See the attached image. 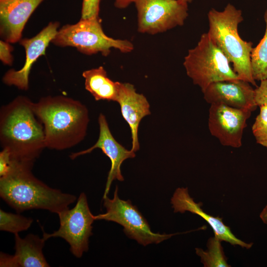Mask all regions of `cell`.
<instances>
[{"mask_svg":"<svg viewBox=\"0 0 267 267\" xmlns=\"http://www.w3.org/2000/svg\"><path fill=\"white\" fill-rule=\"evenodd\" d=\"M34 102L18 96L0 110V142L15 161L34 165L44 148V126L36 115Z\"/></svg>","mask_w":267,"mask_h":267,"instance_id":"cell-1","label":"cell"},{"mask_svg":"<svg viewBox=\"0 0 267 267\" xmlns=\"http://www.w3.org/2000/svg\"><path fill=\"white\" fill-rule=\"evenodd\" d=\"M222 241L214 235V237L209 238L207 243V249H195L196 254L200 257L201 262L205 267H229L226 258L224 254L221 245Z\"/></svg>","mask_w":267,"mask_h":267,"instance_id":"cell-20","label":"cell"},{"mask_svg":"<svg viewBox=\"0 0 267 267\" xmlns=\"http://www.w3.org/2000/svg\"><path fill=\"white\" fill-rule=\"evenodd\" d=\"M51 43L58 46H72L87 55L100 53L108 56L112 48L124 53L134 49L133 44L127 40L116 39L104 32L99 17L81 18L76 24L64 25L58 30Z\"/></svg>","mask_w":267,"mask_h":267,"instance_id":"cell-5","label":"cell"},{"mask_svg":"<svg viewBox=\"0 0 267 267\" xmlns=\"http://www.w3.org/2000/svg\"><path fill=\"white\" fill-rule=\"evenodd\" d=\"M116 187L114 197L103 198V205L106 209L104 214L94 216L95 220H103L116 222L124 227L126 235L135 240L143 246L159 243L170 238L175 234H160L153 232L146 219L130 200L120 199Z\"/></svg>","mask_w":267,"mask_h":267,"instance_id":"cell-7","label":"cell"},{"mask_svg":"<svg viewBox=\"0 0 267 267\" xmlns=\"http://www.w3.org/2000/svg\"><path fill=\"white\" fill-rule=\"evenodd\" d=\"M171 203L175 213H184L188 211L202 218L211 226L214 235L222 241L226 242L233 246L238 245L247 249L253 246V243H246L236 237L229 227L223 222L222 218L213 217L205 213L201 208L202 202L196 203L189 195L187 188L177 189L171 199Z\"/></svg>","mask_w":267,"mask_h":267,"instance_id":"cell-16","label":"cell"},{"mask_svg":"<svg viewBox=\"0 0 267 267\" xmlns=\"http://www.w3.org/2000/svg\"><path fill=\"white\" fill-rule=\"evenodd\" d=\"M230 64L207 33H203L196 45L188 50L183 62L187 75L202 92L213 83L240 79Z\"/></svg>","mask_w":267,"mask_h":267,"instance_id":"cell-6","label":"cell"},{"mask_svg":"<svg viewBox=\"0 0 267 267\" xmlns=\"http://www.w3.org/2000/svg\"><path fill=\"white\" fill-rule=\"evenodd\" d=\"M34 108L44 126L46 148L66 150L85 138L89 114L80 101L62 95L47 96L34 102Z\"/></svg>","mask_w":267,"mask_h":267,"instance_id":"cell-3","label":"cell"},{"mask_svg":"<svg viewBox=\"0 0 267 267\" xmlns=\"http://www.w3.org/2000/svg\"><path fill=\"white\" fill-rule=\"evenodd\" d=\"M136 0H115L114 5L118 8H125Z\"/></svg>","mask_w":267,"mask_h":267,"instance_id":"cell-27","label":"cell"},{"mask_svg":"<svg viewBox=\"0 0 267 267\" xmlns=\"http://www.w3.org/2000/svg\"><path fill=\"white\" fill-rule=\"evenodd\" d=\"M116 102L119 104L122 115L131 129V150L136 152L139 149V123L144 117L151 114L149 102L143 94L136 92L133 85L121 82Z\"/></svg>","mask_w":267,"mask_h":267,"instance_id":"cell-15","label":"cell"},{"mask_svg":"<svg viewBox=\"0 0 267 267\" xmlns=\"http://www.w3.org/2000/svg\"><path fill=\"white\" fill-rule=\"evenodd\" d=\"M241 79L219 81L210 85L203 92L204 98L210 104L227 106L254 111L257 107L255 89Z\"/></svg>","mask_w":267,"mask_h":267,"instance_id":"cell-13","label":"cell"},{"mask_svg":"<svg viewBox=\"0 0 267 267\" xmlns=\"http://www.w3.org/2000/svg\"><path fill=\"white\" fill-rule=\"evenodd\" d=\"M44 0H0V35L10 44L19 42L33 12Z\"/></svg>","mask_w":267,"mask_h":267,"instance_id":"cell-14","label":"cell"},{"mask_svg":"<svg viewBox=\"0 0 267 267\" xmlns=\"http://www.w3.org/2000/svg\"><path fill=\"white\" fill-rule=\"evenodd\" d=\"M260 107V112L252 125V131L257 143L267 148V105Z\"/></svg>","mask_w":267,"mask_h":267,"instance_id":"cell-22","label":"cell"},{"mask_svg":"<svg viewBox=\"0 0 267 267\" xmlns=\"http://www.w3.org/2000/svg\"><path fill=\"white\" fill-rule=\"evenodd\" d=\"M178 1L183 3L188 4V3L191 2L192 0H178Z\"/></svg>","mask_w":267,"mask_h":267,"instance_id":"cell-29","label":"cell"},{"mask_svg":"<svg viewBox=\"0 0 267 267\" xmlns=\"http://www.w3.org/2000/svg\"><path fill=\"white\" fill-rule=\"evenodd\" d=\"M255 98L258 106L267 105V79L261 81L260 85L255 89Z\"/></svg>","mask_w":267,"mask_h":267,"instance_id":"cell-25","label":"cell"},{"mask_svg":"<svg viewBox=\"0 0 267 267\" xmlns=\"http://www.w3.org/2000/svg\"><path fill=\"white\" fill-rule=\"evenodd\" d=\"M33 220L19 214H14L0 210V230L16 234L27 230Z\"/></svg>","mask_w":267,"mask_h":267,"instance_id":"cell-21","label":"cell"},{"mask_svg":"<svg viewBox=\"0 0 267 267\" xmlns=\"http://www.w3.org/2000/svg\"><path fill=\"white\" fill-rule=\"evenodd\" d=\"M266 30L263 38L253 47L251 54L252 76L255 81L267 79V9L264 13Z\"/></svg>","mask_w":267,"mask_h":267,"instance_id":"cell-19","label":"cell"},{"mask_svg":"<svg viewBox=\"0 0 267 267\" xmlns=\"http://www.w3.org/2000/svg\"><path fill=\"white\" fill-rule=\"evenodd\" d=\"M10 44L4 40L0 41V59L5 65H11L13 62V47Z\"/></svg>","mask_w":267,"mask_h":267,"instance_id":"cell-24","label":"cell"},{"mask_svg":"<svg viewBox=\"0 0 267 267\" xmlns=\"http://www.w3.org/2000/svg\"><path fill=\"white\" fill-rule=\"evenodd\" d=\"M252 112L222 104H211L209 110V131L222 145L239 148L242 146L243 131Z\"/></svg>","mask_w":267,"mask_h":267,"instance_id":"cell-10","label":"cell"},{"mask_svg":"<svg viewBox=\"0 0 267 267\" xmlns=\"http://www.w3.org/2000/svg\"><path fill=\"white\" fill-rule=\"evenodd\" d=\"M58 215L59 229L51 233L44 232L43 238L46 241L52 237L62 238L69 244L70 251L75 257H82L89 249V238L92 234V224L95 220L86 195L81 193L74 208L67 209Z\"/></svg>","mask_w":267,"mask_h":267,"instance_id":"cell-8","label":"cell"},{"mask_svg":"<svg viewBox=\"0 0 267 267\" xmlns=\"http://www.w3.org/2000/svg\"><path fill=\"white\" fill-rule=\"evenodd\" d=\"M12 165V159L9 152L2 149L0 152V177L6 175L10 170Z\"/></svg>","mask_w":267,"mask_h":267,"instance_id":"cell-26","label":"cell"},{"mask_svg":"<svg viewBox=\"0 0 267 267\" xmlns=\"http://www.w3.org/2000/svg\"><path fill=\"white\" fill-rule=\"evenodd\" d=\"M137 31L157 34L182 26L188 13V4L178 0H136Z\"/></svg>","mask_w":267,"mask_h":267,"instance_id":"cell-9","label":"cell"},{"mask_svg":"<svg viewBox=\"0 0 267 267\" xmlns=\"http://www.w3.org/2000/svg\"><path fill=\"white\" fill-rule=\"evenodd\" d=\"M33 166L12 159L8 173L0 177V197L17 213L42 209L58 215L68 209L77 197L40 180L32 173Z\"/></svg>","mask_w":267,"mask_h":267,"instance_id":"cell-2","label":"cell"},{"mask_svg":"<svg viewBox=\"0 0 267 267\" xmlns=\"http://www.w3.org/2000/svg\"><path fill=\"white\" fill-rule=\"evenodd\" d=\"M260 217L262 222L267 224V204L260 213Z\"/></svg>","mask_w":267,"mask_h":267,"instance_id":"cell-28","label":"cell"},{"mask_svg":"<svg viewBox=\"0 0 267 267\" xmlns=\"http://www.w3.org/2000/svg\"><path fill=\"white\" fill-rule=\"evenodd\" d=\"M58 22H51L35 36L21 39L19 42L25 50L26 60L20 69H10L2 77V82L23 90L29 89V77L32 65L41 56L45 55L49 44L55 36L59 27Z\"/></svg>","mask_w":267,"mask_h":267,"instance_id":"cell-11","label":"cell"},{"mask_svg":"<svg viewBox=\"0 0 267 267\" xmlns=\"http://www.w3.org/2000/svg\"><path fill=\"white\" fill-rule=\"evenodd\" d=\"M101 0H83L81 10V18L99 17Z\"/></svg>","mask_w":267,"mask_h":267,"instance_id":"cell-23","label":"cell"},{"mask_svg":"<svg viewBox=\"0 0 267 267\" xmlns=\"http://www.w3.org/2000/svg\"><path fill=\"white\" fill-rule=\"evenodd\" d=\"M15 254L11 256L12 267H48L43 252L45 240L38 235L30 233L24 238L14 234Z\"/></svg>","mask_w":267,"mask_h":267,"instance_id":"cell-17","label":"cell"},{"mask_svg":"<svg viewBox=\"0 0 267 267\" xmlns=\"http://www.w3.org/2000/svg\"><path fill=\"white\" fill-rule=\"evenodd\" d=\"M85 87L95 100L116 101L120 82H114L108 76L102 66L86 70L82 73Z\"/></svg>","mask_w":267,"mask_h":267,"instance_id":"cell-18","label":"cell"},{"mask_svg":"<svg viewBox=\"0 0 267 267\" xmlns=\"http://www.w3.org/2000/svg\"><path fill=\"white\" fill-rule=\"evenodd\" d=\"M207 33L233 65L238 77L256 86L251 63L253 43L241 39L238 27L243 20L242 11L228 3L222 11L212 8L208 13Z\"/></svg>","mask_w":267,"mask_h":267,"instance_id":"cell-4","label":"cell"},{"mask_svg":"<svg viewBox=\"0 0 267 267\" xmlns=\"http://www.w3.org/2000/svg\"><path fill=\"white\" fill-rule=\"evenodd\" d=\"M99 134L96 143L90 147L82 151L72 153L70 158L74 160L78 157L90 153L96 148L100 149L111 161V168L108 173L103 198L107 196L112 181L115 179L123 181L121 166L127 159L135 157V152L128 150L119 143L113 136L109 129L106 118L100 113L98 118Z\"/></svg>","mask_w":267,"mask_h":267,"instance_id":"cell-12","label":"cell"}]
</instances>
